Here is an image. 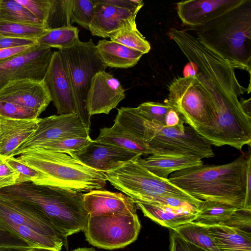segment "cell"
<instances>
[{"mask_svg":"<svg viewBox=\"0 0 251 251\" xmlns=\"http://www.w3.org/2000/svg\"><path fill=\"white\" fill-rule=\"evenodd\" d=\"M36 44V40L11 37L0 34V49L29 46Z\"/></svg>","mask_w":251,"mask_h":251,"instance_id":"obj_43","label":"cell"},{"mask_svg":"<svg viewBox=\"0 0 251 251\" xmlns=\"http://www.w3.org/2000/svg\"><path fill=\"white\" fill-rule=\"evenodd\" d=\"M50 1L47 28L50 30L72 25L70 14L72 0H50Z\"/></svg>","mask_w":251,"mask_h":251,"instance_id":"obj_33","label":"cell"},{"mask_svg":"<svg viewBox=\"0 0 251 251\" xmlns=\"http://www.w3.org/2000/svg\"><path fill=\"white\" fill-rule=\"evenodd\" d=\"M125 98V91L120 81L102 71L91 81L86 100L87 109L91 117L95 114H108Z\"/></svg>","mask_w":251,"mask_h":251,"instance_id":"obj_15","label":"cell"},{"mask_svg":"<svg viewBox=\"0 0 251 251\" xmlns=\"http://www.w3.org/2000/svg\"><path fill=\"white\" fill-rule=\"evenodd\" d=\"M83 204L89 216L137 214V205L130 197L120 193L94 190L83 195Z\"/></svg>","mask_w":251,"mask_h":251,"instance_id":"obj_21","label":"cell"},{"mask_svg":"<svg viewBox=\"0 0 251 251\" xmlns=\"http://www.w3.org/2000/svg\"><path fill=\"white\" fill-rule=\"evenodd\" d=\"M19 173L5 160L4 156L0 155V190L16 185Z\"/></svg>","mask_w":251,"mask_h":251,"instance_id":"obj_40","label":"cell"},{"mask_svg":"<svg viewBox=\"0 0 251 251\" xmlns=\"http://www.w3.org/2000/svg\"><path fill=\"white\" fill-rule=\"evenodd\" d=\"M95 140L138 152L142 155L152 154L151 150L142 140L125 129L115 121L111 127L100 129V134Z\"/></svg>","mask_w":251,"mask_h":251,"instance_id":"obj_27","label":"cell"},{"mask_svg":"<svg viewBox=\"0 0 251 251\" xmlns=\"http://www.w3.org/2000/svg\"><path fill=\"white\" fill-rule=\"evenodd\" d=\"M138 158L105 173L107 181L134 201H141L153 196H170L185 200L200 209L203 201L192 197L168 179L153 174L138 161Z\"/></svg>","mask_w":251,"mask_h":251,"instance_id":"obj_9","label":"cell"},{"mask_svg":"<svg viewBox=\"0 0 251 251\" xmlns=\"http://www.w3.org/2000/svg\"><path fill=\"white\" fill-rule=\"evenodd\" d=\"M165 102L196 131L210 126L216 117L212 98L197 75L175 79L169 86Z\"/></svg>","mask_w":251,"mask_h":251,"instance_id":"obj_10","label":"cell"},{"mask_svg":"<svg viewBox=\"0 0 251 251\" xmlns=\"http://www.w3.org/2000/svg\"><path fill=\"white\" fill-rule=\"evenodd\" d=\"M184 122L180 117L177 112L172 107L168 112L165 119V126L167 127L177 126L184 129Z\"/></svg>","mask_w":251,"mask_h":251,"instance_id":"obj_46","label":"cell"},{"mask_svg":"<svg viewBox=\"0 0 251 251\" xmlns=\"http://www.w3.org/2000/svg\"><path fill=\"white\" fill-rule=\"evenodd\" d=\"M92 140L90 137L65 138L47 142L34 147L30 149L42 148L53 151L69 154L81 150L87 146Z\"/></svg>","mask_w":251,"mask_h":251,"instance_id":"obj_35","label":"cell"},{"mask_svg":"<svg viewBox=\"0 0 251 251\" xmlns=\"http://www.w3.org/2000/svg\"><path fill=\"white\" fill-rule=\"evenodd\" d=\"M72 251H96L94 248H78Z\"/></svg>","mask_w":251,"mask_h":251,"instance_id":"obj_51","label":"cell"},{"mask_svg":"<svg viewBox=\"0 0 251 251\" xmlns=\"http://www.w3.org/2000/svg\"><path fill=\"white\" fill-rule=\"evenodd\" d=\"M95 4L93 0H72L70 21L88 29L94 17Z\"/></svg>","mask_w":251,"mask_h":251,"instance_id":"obj_34","label":"cell"},{"mask_svg":"<svg viewBox=\"0 0 251 251\" xmlns=\"http://www.w3.org/2000/svg\"><path fill=\"white\" fill-rule=\"evenodd\" d=\"M40 114L36 111L16 104L0 101V117L14 120H34Z\"/></svg>","mask_w":251,"mask_h":251,"instance_id":"obj_38","label":"cell"},{"mask_svg":"<svg viewBox=\"0 0 251 251\" xmlns=\"http://www.w3.org/2000/svg\"><path fill=\"white\" fill-rule=\"evenodd\" d=\"M43 80L58 115L76 114L71 84L59 51L52 52L49 66Z\"/></svg>","mask_w":251,"mask_h":251,"instance_id":"obj_19","label":"cell"},{"mask_svg":"<svg viewBox=\"0 0 251 251\" xmlns=\"http://www.w3.org/2000/svg\"><path fill=\"white\" fill-rule=\"evenodd\" d=\"M0 247L26 250L30 246L21 238L12 233L0 223Z\"/></svg>","mask_w":251,"mask_h":251,"instance_id":"obj_41","label":"cell"},{"mask_svg":"<svg viewBox=\"0 0 251 251\" xmlns=\"http://www.w3.org/2000/svg\"><path fill=\"white\" fill-rule=\"evenodd\" d=\"M246 0H190L176 3L178 16L190 27L205 25L243 3Z\"/></svg>","mask_w":251,"mask_h":251,"instance_id":"obj_20","label":"cell"},{"mask_svg":"<svg viewBox=\"0 0 251 251\" xmlns=\"http://www.w3.org/2000/svg\"><path fill=\"white\" fill-rule=\"evenodd\" d=\"M17 159L43 174L44 185L82 193L100 189L107 181L105 173L89 168L65 153L33 148L20 154Z\"/></svg>","mask_w":251,"mask_h":251,"instance_id":"obj_6","label":"cell"},{"mask_svg":"<svg viewBox=\"0 0 251 251\" xmlns=\"http://www.w3.org/2000/svg\"><path fill=\"white\" fill-rule=\"evenodd\" d=\"M191 222L204 226H222L251 232V209L218 201H203Z\"/></svg>","mask_w":251,"mask_h":251,"instance_id":"obj_17","label":"cell"},{"mask_svg":"<svg viewBox=\"0 0 251 251\" xmlns=\"http://www.w3.org/2000/svg\"><path fill=\"white\" fill-rule=\"evenodd\" d=\"M68 154L86 166L104 173L142 155L140 153L95 140H92L81 150Z\"/></svg>","mask_w":251,"mask_h":251,"instance_id":"obj_14","label":"cell"},{"mask_svg":"<svg viewBox=\"0 0 251 251\" xmlns=\"http://www.w3.org/2000/svg\"><path fill=\"white\" fill-rule=\"evenodd\" d=\"M49 30L41 25L0 21V34L8 37L37 40Z\"/></svg>","mask_w":251,"mask_h":251,"instance_id":"obj_31","label":"cell"},{"mask_svg":"<svg viewBox=\"0 0 251 251\" xmlns=\"http://www.w3.org/2000/svg\"><path fill=\"white\" fill-rule=\"evenodd\" d=\"M0 21L44 26L33 15L16 0H0Z\"/></svg>","mask_w":251,"mask_h":251,"instance_id":"obj_30","label":"cell"},{"mask_svg":"<svg viewBox=\"0 0 251 251\" xmlns=\"http://www.w3.org/2000/svg\"><path fill=\"white\" fill-rule=\"evenodd\" d=\"M78 32V29L72 25L50 29L37 39L36 43L42 47L58 50L70 48L80 41Z\"/></svg>","mask_w":251,"mask_h":251,"instance_id":"obj_28","label":"cell"},{"mask_svg":"<svg viewBox=\"0 0 251 251\" xmlns=\"http://www.w3.org/2000/svg\"><path fill=\"white\" fill-rule=\"evenodd\" d=\"M37 45L0 49V62L24 53L34 48Z\"/></svg>","mask_w":251,"mask_h":251,"instance_id":"obj_44","label":"cell"},{"mask_svg":"<svg viewBox=\"0 0 251 251\" xmlns=\"http://www.w3.org/2000/svg\"><path fill=\"white\" fill-rule=\"evenodd\" d=\"M32 206L63 237L84 230L89 217L82 193L26 182L0 190Z\"/></svg>","mask_w":251,"mask_h":251,"instance_id":"obj_3","label":"cell"},{"mask_svg":"<svg viewBox=\"0 0 251 251\" xmlns=\"http://www.w3.org/2000/svg\"><path fill=\"white\" fill-rule=\"evenodd\" d=\"M93 0L94 15L89 29L93 36L110 38L121 29L137 28L135 20L140 10L119 8L104 0Z\"/></svg>","mask_w":251,"mask_h":251,"instance_id":"obj_18","label":"cell"},{"mask_svg":"<svg viewBox=\"0 0 251 251\" xmlns=\"http://www.w3.org/2000/svg\"><path fill=\"white\" fill-rule=\"evenodd\" d=\"M40 118L14 120L2 118L0 130V155L9 157L35 131Z\"/></svg>","mask_w":251,"mask_h":251,"instance_id":"obj_22","label":"cell"},{"mask_svg":"<svg viewBox=\"0 0 251 251\" xmlns=\"http://www.w3.org/2000/svg\"><path fill=\"white\" fill-rule=\"evenodd\" d=\"M110 41L119 43L131 49L146 54L151 50L150 43L137 28L127 27L121 29L110 37Z\"/></svg>","mask_w":251,"mask_h":251,"instance_id":"obj_32","label":"cell"},{"mask_svg":"<svg viewBox=\"0 0 251 251\" xmlns=\"http://www.w3.org/2000/svg\"><path fill=\"white\" fill-rule=\"evenodd\" d=\"M16 1L27 9L47 29V23L50 8V0H16Z\"/></svg>","mask_w":251,"mask_h":251,"instance_id":"obj_39","label":"cell"},{"mask_svg":"<svg viewBox=\"0 0 251 251\" xmlns=\"http://www.w3.org/2000/svg\"><path fill=\"white\" fill-rule=\"evenodd\" d=\"M140 229L137 214H116L89 216L83 231L93 246L114 250L134 242Z\"/></svg>","mask_w":251,"mask_h":251,"instance_id":"obj_11","label":"cell"},{"mask_svg":"<svg viewBox=\"0 0 251 251\" xmlns=\"http://www.w3.org/2000/svg\"><path fill=\"white\" fill-rule=\"evenodd\" d=\"M71 84L76 115L90 129V118L86 100L91 81L99 72L107 66L101 59L92 39L79 41L70 48L58 50Z\"/></svg>","mask_w":251,"mask_h":251,"instance_id":"obj_8","label":"cell"},{"mask_svg":"<svg viewBox=\"0 0 251 251\" xmlns=\"http://www.w3.org/2000/svg\"><path fill=\"white\" fill-rule=\"evenodd\" d=\"M2 124V118L0 117V130L1 128Z\"/></svg>","mask_w":251,"mask_h":251,"instance_id":"obj_52","label":"cell"},{"mask_svg":"<svg viewBox=\"0 0 251 251\" xmlns=\"http://www.w3.org/2000/svg\"><path fill=\"white\" fill-rule=\"evenodd\" d=\"M170 251H208L182 238L173 229L170 231Z\"/></svg>","mask_w":251,"mask_h":251,"instance_id":"obj_42","label":"cell"},{"mask_svg":"<svg viewBox=\"0 0 251 251\" xmlns=\"http://www.w3.org/2000/svg\"><path fill=\"white\" fill-rule=\"evenodd\" d=\"M198 73V69L196 65L193 62L189 61L184 68L183 77L195 76Z\"/></svg>","mask_w":251,"mask_h":251,"instance_id":"obj_48","label":"cell"},{"mask_svg":"<svg viewBox=\"0 0 251 251\" xmlns=\"http://www.w3.org/2000/svg\"><path fill=\"white\" fill-rule=\"evenodd\" d=\"M148 171L161 178L168 179L176 172L203 164L201 159L188 155H150L138 158Z\"/></svg>","mask_w":251,"mask_h":251,"instance_id":"obj_23","label":"cell"},{"mask_svg":"<svg viewBox=\"0 0 251 251\" xmlns=\"http://www.w3.org/2000/svg\"><path fill=\"white\" fill-rule=\"evenodd\" d=\"M51 49L37 45L27 52L0 62V90L9 82L31 78L42 80L49 66Z\"/></svg>","mask_w":251,"mask_h":251,"instance_id":"obj_13","label":"cell"},{"mask_svg":"<svg viewBox=\"0 0 251 251\" xmlns=\"http://www.w3.org/2000/svg\"><path fill=\"white\" fill-rule=\"evenodd\" d=\"M26 250H27V249L22 250V249H15V248H12L0 247V251H25Z\"/></svg>","mask_w":251,"mask_h":251,"instance_id":"obj_50","label":"cell"},{"mask_svg":"<svg viewBox=\"0 0 251 251\" xmlns=\"http://www.w3.org/2000/svg\"><path fill=\"white\" fill-rule=\"evenodd\" d=\"M199 78L212 98L216 117L197 133L211 146H229L238 150L246 145L250 147L251 117L238 99L250 91L240 84L235 69L226 63L214 64L205 68Z\"/></svg>","mask_w":251,"mask_h":251,"instance_id":"obj_1","label":"cell"},{"mask_svg":"<svg viewBox=\"0 0 251 251\" xmlns=\"http://www.w3.org/2000/svg\"><path fill=\"white\" fill-rule=\"evenodd\" d=\"M97 50L107 67L128 68L135 66L144 54L119 43L106 39L99 40Z\"/></svg>","mask_w":251,"mask_h":251,"instance_id":"obj_25","label":"cell"},{"mask_svg":"<svg viewBox=\"0 0 251 251\" xmlns=\"http://www.w3.org/2000/svg\"><path fill=\"white\" fill-rule=\"evenodd\" d=\"M0 223L30 248L60 251L67 243V238L36 209L0 190Z\"/></svg>","mask_w":251,"mask_h":251,"instance_id":"obj_7","label":"cell"},{"mask_svg":"<svg viewBox=\"0 0 251 251\" xmlns=\"http://www.w3.org/2000/svg\"><path fill=\"white\" fill-rule=\"evenodd\" d=\"M249 151L228 163L187 168L172 173L168 179L195 199L244 208Z\"/></svg>","mask_w":251,"mask_h":251,"instance_id":"obj_2","label":"cell"},{"mask_svg":"<svg viewBox=\"0 0 251 251\" xmlns=\"http://www.w3.org/2000/svg\"><path fill=\"white\" fill-rule=\"evenodd\" d=\"M89 130L74 113L40 118L34 132L9 157L20 155L34 147L50 141L73 137H89Z\"/></svg>","mask_w":251,"mask_h":251,"instance_id":"obj_12","label":"cell"},{"mask_svg":"<svg viewBox=\"0 0 251 251\" xmlns=\"http://www.w3.org/2000/svg\"><path fill=\"white\" fill-rule=\"evenodd\" d=\"M134 201L145 216L172 229L192 222L199 212V209L194 207L176 208L140 201Z\"/></svg>","mask_w":251,"mask_h":251,"instance_id":"obj_24","label":"cell"},{"mask_svg":"<svg viewBox=\"0 0 251 251\" xmlns=\"http://www.w3.org/2000/svg\"><path fill=\"white\" fill-rule=\"evenodd\" d=\"M104 1L118 7L126 9L140 10L144 4L141 0H104Z\"/></svg>","mask_w":251,"mask_h":251,"instance_id":"obj_45","label":"cell"},{"mask_svg":"<svg viewBox=\"0 0 251 251\" xmlns=\"http://www.w3.org/2000/svg\"><path fill=\"white\" fill-rule=\"evenodd\" d=\"M114 121L142 140L153 155H188L201 159L214 156L212 146L189 126L181 129L149 122L133 107L118 109Z\"/></svg>","mask_w":251,"mask_h":251,"instance_id":"obj_5","label":"cell"},{"mask_svg":"<svg viewBox=\"0 0 251 251\" xmlns=\"http://www.w3.org/2000/svg\"><path fill=\"white\" fill-rule=\"evenodd\" d=\"M198 41L235 69L251 72V0L202 25L190 27Z\"/></svg>","mask_w":251,"mask_h":251,"instance_id":"obj_4","label":"cell"},{"mask_svg":"<svg viewBox=\"0 0 251 251\" xmlns=\"http://www.w3.org/2000/svg\"><path fill=\"white\" fill-rule=\"evenodd\" d=\"M173 230L185 240L208 251H219L208 234L207 226L189 222Z\"/></svg>","mask_w":251,"mask_h":251,"instance_id":"obj_29","label":"cell"},{"mask_svg":"<svg viewBox=\"0 0 251 251\" xmlns=\"http://www.w3.org/2000/svg\"><path fill=\"white\" fill-rule=\"evenodd\" d=\"M4 157L6 161L19 173V177L17 184L26 182L43 184L45 176L41 172L26 165L14 156Z\"/></svg>","mask_w":251,"mask_h":251,"instance_id":"obj_37","label":"cell"},{"mask_svg":"<svg viewBox=\"0 0 251 251\" xmlns=\"http://www.w3.org/2000/svg\"><path fill=\"white\" fill-rule=\"evenodd\" d=\"M0 101L13 103L40 115L51 101L43 80L24 78L9 82L0 90Z\"/></svg>","mask_w":251,"mask_h":251,"instance_id":"obj_16","label":"cell"},{"mask_svg":"<svg viewBox=\"0 0 251 251\" xmlns=\"http://www.w3.org/2000/svg\"><path fill=\"white\" fill-rule=\"evenodd\" d=\"M25 251H55L53 250L38 247H32L26 250Z\"/></svg>","mask_w":251,"mask_h":251,"instance_id":"obj_49","label":"cell"},{"mask_svg":"<svg viewBox=\"0 0 251 251\" xmlns=\"http://www.w3.org/2000/svg\"><path fill=\"white\" fill-rule=\"evenodd\" d=\"M136 108L138 114L145 120L165 126V117L171 106L166 102H145Z\"/></svg>","mask_w":251,"mask_h":251,"instance_id":"obj_36","label":"cell"},{"mask_svg":"<svg viewBox=\"0 0 251 251\" xmlns=\"http://www.w3.org/2000/svg\"><path fill=\"white\" fill-rule=\"evenodd\" d=\"M207 229L219 251H251V232L222 226Z\"/></svg>","mask_w":251,"mask_h":251,"instance_id":"obj_26","label":"cell"},{"mask_svg":"<svg viewBox=\"0 0 251 251\" xmlns=\"http://www.w3.org/2000/svg\"><path fill=\"white\" fill-rule=\"evenodd\" d=\"M244 208L251 209V156L249 158L247 170Z\"/></svg>","mask_w":251,"mask_h":251,"instance_id":"obj_47","label":"cell"}]
</instances>
